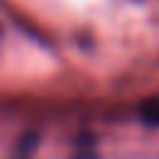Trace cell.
Here are the masks:
<instances>
[{"label":"cell","mask_w":159,"mask_h":159,"mask_svg":"<svg viewBox=\"0 0 159 159\" xmlns=\"http://www.w3.org/2000/svg\"><path fill=\"white\" fill-rule=\"evenodd\" d=\"M139 117H142L147 124L159 127V97L144 99V102H142V109H139Z\"/></svg>","instance_id":"obj_1"}]
</instances>
